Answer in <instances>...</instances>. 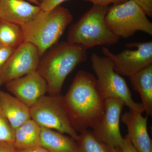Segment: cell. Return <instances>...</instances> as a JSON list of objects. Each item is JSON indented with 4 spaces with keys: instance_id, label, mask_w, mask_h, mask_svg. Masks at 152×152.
<instances>
[{
    "instance_id": "12",
    "label": "cell",
    "mask_w": 152,
    "mask_h": 152,
    "mask_svg": "<svg viewBox=\"0 0 152 152\" xmlns=\"http://www.w3.org/2000/svg\"><path fill=\"white\" fill-rule=\"evenodd\" d=\"M142 113L130 110L121 116L126 126L127 137L137 152H152V143L148 131V118Z\"/></svg>"
},
{
    "instance_id": "3",
    "label": "cell",
    "mask_w": 152,
    "mask_h": 152,
    "mask_svg": "<svg viewBox=\"0 0 152 152\" xmlns=\"http://www.w3.org/2000/svg\"><path fill=\"white\" fill-rule=\"evenodd\" d=\"M72 20L70 11L60 6L50 11L41 10L31 22L21 27L24 42L34 45L41 58L58 43Z\"/></svg>"
},
{
    "instance_id": "11",
    "label": "cell",
    "mask_w": 152,
    "mask_h": 152,
    "mask_svg": "<svg viewBox=\"0 0 152 152\" xmlns=\"http://www.w3.org/2000/svg\"><path fill=\"white\" fill-rule=\"evenodd\" d=\"M5 86L10 94L29 108L48 92L46 82L37 69L13 80Z\"/></svg>"
},
{
    "instance_id": "22",
    "label": "cell",
    "mask_w": 152,
    "mask_h": 152,
    "mask_svg": "<svg viewBox=\"0 0 152 152\" xmlns=\"http://www.w3.org/2000/svg\"><path fill=\"white\" fill-rule=\"evenodd\" d=\"M15 50V49L0 45V70Z\"/></svg>"
},
{
    "instance_id": "26",
    "label": "cell",
    "mask_w": 152,
    "mask_h": 152,
    "mask_svg": "<svg viewBox=\"0 0 152 152\" xmlns=\"http://www.w3.org/2000/svg\"><path fill=\"white\" fill-rule=\"evenodd\" d=\"M17 149L13 144L0 141V152H16Z\"/></svg>"
},
{
    "instance_id": "13",
    "label": "cell",
    "mask_w": 152,
    "mask_h": 152,
    "mask_svg": "<svg viewBox=\"0 0 152 152\" xmlns=\"http://www.w3.org/2000/svg\"><path fill=\"white\" fill-rule=\"evenodd\" d=\"M41 11L39 6L24 0H0V20L21 27L29 23Z\"/></svg>"
},
{
    "instance_id": "6",
    "label": "cell",
    "mask_w": 152,
    "mask_h": 152,
    "mask_svg": "<svg viewBox=\"0 0 152 152\" xmlns=\"http://www.w3.org/2000/svg\"><path fill=\"white\" fill-rule=\"evenodd\" d=\"M142 8L133 0L109 7L106 23L115 35L128 38L137 31L152 35V23Z\"/></svg>"
},
{
    "instance_id": "15",
    "label": "cell",
    "mask_w": 152,
    "mask_h": 152,
    "mask_svg": "<svg viewBox=\"0 0 152 152\" xmlns=\"http://www.w3.org/2000/svg\"><path fill=\"white\" fill-rule=\"evenodd\" d=\"M133 89L140 94L148 116L152 115V65L129 77Z\"/></svg>"
},
{
    "instance_id": "21",
    "label": "cell",
    "mask_w": 152,
    "mask_h": 152,
    "mask_svg": "<svg viewBox=\"0 0 152 152\" xmlns=\"http://www.w3.org/2000/svg\"><path fill=\"white\" fill-rule=\"evenodd\" d=\"M66 1L67 0H37L41 10L44 11L50 10Z\"/></svg>"
},
{
    "instance_id": "16",
    "label": "cell",
    "mask_w": 152,
    "mask_h": 152,
    "mask_svg": "<svg viewBox=\"0 0 152 152\" xmlns=\"http://www.w3.org/2000/svg\"><path fill=\"white\" fill-rule=\"evenodd\" d=\"M40 142L50 152H78L75 139L53 130L41 128Z\"/></svg>"
},
{
    "instance_id": "1",
    "label": "cell",
    "mask_w": 152,
    "mask_h": 152,
    "mask_svg": "<svg viewBox=\"0 0 152 152\" xmlns=\"http://www.w3.org/2000/svg\"><path fill=\"white\" fill-rule=\"evenodd\" d=\"M60 101L71 125L77 132L94 129L100 121L105 101L98 87L96 77L84 70L79 71L67 92Z\"/></svg>"
},
{
    "instance_id": "4",
    "label": "cell",
    "mask_w": 152,
    "mask_h": 152,
    "mask_svg": "<svg viewBox=\"0 0 152 152\" xmlns=\"http://www.w3.org/2000/svg\"><path fill=\"white\" fill-rule=\"evenodd\" d=\"M108 9V7L93 5L77 22L71 26L67 42L80 45L87 49L118 43L120 38L110 30L105 20Z\"/></svg>"
},
{
    "instance_id": "2",
    "label": "cell",
    "mask_w": 152,
    "mask_h": 152,
    "mask_svg": "<svg viewBox=\"0 0 152 152\" xmlns=\"http://www.w3.org/2000/svg\"><path fill=\"white\" fill-rule=\"evenodd\" d=\"M87 50L80 45L62 42L42 56L37 70L45 80L50 94L60 95L67 76L78 65L86 61Z\"/></svg>"
},
{
    "instance_id": "18",
    "label": "cell",
    "mask_w": 152,
    "mask_h": 152,
    "mask_svg": "<svg viewBox=\"0 0 152 152\" xmlns=\"http://www.w3.org/2000/svg\"><path fill=\"white\" fill-rule=\"evenodd\" d=\"M24 40L23 32L20 26L0 21V45L15 50Z\"/></svg>"
},
{
    "instance_id": "19",
    "label": "cell",
    "mask_w": 152,
    "mask_h": 152,
    "mask_svg": "<svg viewBox=\"0 0 152 152\" xmlns=\"http://www.w3.org/2000/svg\"><path fill=\"white\" fill-rule=\"evenodd\" d=\"M78 152H115L96 137L92 131L87 129L80 133L76 139Z\"/></svg>"
},
{
    "instance_id": "5",
    "label": "cell",
    "mask_w": 152,
    "mask_h": 152,
    "mask_svg": "<svg viewBox=\"0 0 152 152\" xmlns=\"http://www.w3.org/2000/svg\"><path fill=\"white\" fill-rule=\"evenodd\" d=\"M92 67L96 76L98 87L105 100L113 99L121 101L130 110L142 113L141 103L133 100L127 83L114 70L111 60L94 53L91 56Z\"/></svg>"
},
{
    "instance_id": "8",
    "label": "cell",
    "mask_w": 152,
    "mask_h": 152,
    "mask_svg": "<svg viewBox=\"0 0 152 152\" xmlns=\"http://www.w3.org/2000/svg\"><path fill=\"white\" fill-rule=\"evenodd\" d=\"M127 49L117 55L108 49L102 48L104 56L111 60L114 70L120 75L131 77L139 71L152 65V41L128 43Z\"/></svg>"
},
{
    "instance_id": "9",
    "label": "cell",
    "mask_w": 152,
    "mask_h": 152,
    "mask_svg": "<svg viewBox=\"0 0 152 152\" xmlns=\"http://www.w3.org/2000/svg\"><path fill=\"white\" fill-rule=\"evenodd\" d=\"M40 58L36 47L24 42L0 70V87L37 69Z\"/></svg>"
},
{
    "instance_id": "17",
    "label": "cell",
    "mask_w": 152,
    "mask_h": 152,
    "mask_svg": "<svg viewBox=\"0 0 152 152\" xmlns=\"http://www.w3.org/2000/svg\"><path fill=\"white\" fill-rule=\"evenodd\" d=\"M41 127L31 119L15 129L13 145L17 150L41 146Z\"/></svg>"
},
{
    "instance_id": "27",
    "label": "cell",
    "mask_w": 152,
    "mask_h": 152,
    "mask_svg": "<svg viewBox=\"0 0 152 152\" xmlns=\"http://www.w3.org/2000/svg\"><path fill=\"white\" fill-rule=\"evenodd\" d=\"M16 152H50L42 146L33 147L25 149L17 150Z\"/></svg>"
},
{
    "instance_id": "28",
    "label": "cell",
    "mask_w": 152,
    "mask_h": 152,
    "mask_svg": "<svg viewBox=\"0 0 152 152\" xmlns=\"http://www.w3.org/2000/svg\"><path fill=\"white\" fill-rule=\"evenodd\" d=\"M30 3H32L33 4L39 6V3H38L37 0H28Z\"/></svg>"
},
{
    "instance_id": "20",
    "label": "cell",
    "mask_w": 152,
    "mask_h": 152,
    "mask_svg": "<svg viewBox=\"0 0 152 152\" xmlns=\"http://www.w3.org/2000/svg\"><path fill=\"white\" fill-rule=\"evenodd\" d=\"M15 129L0 110V141L13 144Z\"/></svg>"
},
{
    "instance_id": "10",
    "label": "cell",
    "mask_w": 152,
    "mask_h": 152,
    "mask_svg": "<svg viewBox=\"0 0 152 152\" xmlns=\"http://www.w3.org/2000/svg\"><path fill=\"white\" fill-rule=\"evenodd\" d=\"M124 106L119 100L106 99L102 118L93 129L97 138L114 150L121 145L124 141L120 130V120Z\"/></svg>"
},
{
    "instance_id": "29",
    "label": "cell",
    "mask_w": 152,
    "mask_h": 152,
    "mask_svg": "<svg viewBox=\"0 0 152 152\" xmlns=\"http://www.w3.org/2000/svg\"><path fill=\"white\" fill-rule=\"evenodd\" d=\"M0 21H1V20H0Z\"/></svg>"
},
{
    "instance_id": "24",
    "label": "cell",
    "mask_w": 152,
    "mask_h": 152,
    "mask_svg": "<svg viewBox=\"0 0 152 152\" xmlns=\"http://www.w3.org/2000/svg\"><path fill=\"white\" fill-rule=\"evenodd\" d=\"M115 152H137L126 136L121 145L115 149Z\"/></svg>"
},
{
    "instance_id": "25",
    "label": "cell",
    "mask_w": 152,
    "mask_h": 152,
    "mask_svg": "<svg viewBox=\"0 0 152 152\" xmlns=\"http://www.w3.org/2000/svg\"><path fill=\"white\" fill-rule=\"evenodd\" d=\"M91 2L94 5L108 7L109 4H119L127 1L128 0H84Z\"/></svg>"
},
{
    "instance_id": "7",
    "label": "cell",
    "mask_w": 152,
    "mask_h": 152,
    "mask_svg": "<svg viewBox=\"0 0 152 152\" xmlns=\"http://www.w3.org/2000/svg\"><path fill=\"white\" fill-rule=\"evenodd\" d=\"M59 96H44L30 108L31 118L41 128L50 129L77 138L75 130L62 106Z\"/></svg>"
},
{
    "instance_id": "23",
    "label": "cell",
    "mask_w": 152,
    "mask_h": 152,
    "mask_svg": "<svg viewBox=\"0 0 152 152\" xmlns=\"http://www.w3.org/2000/svg\"><path fill=\"white\" fill-rule=\"evenodd\" d=\"M143 10L148 16L152 17V0H133Z\"/></svg>"
},
{
    "instance_id": "14",
    "label": "cell",
    "mask_w": 152,
    "mask_h": 152,
    "mask_svg": "<svg viewBox=\"0 0 152 152\" xmlns=\"http://www.w3.org/2000/svg\"><path fill=\"white\" fill-rule=\"evenodd\" d=\"M0 110L14 129L31 119L30 108L13 95L1 90Z\"/></svg>"
}]
</instances>
